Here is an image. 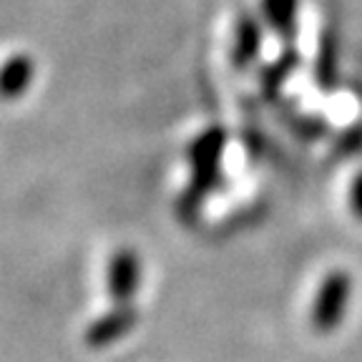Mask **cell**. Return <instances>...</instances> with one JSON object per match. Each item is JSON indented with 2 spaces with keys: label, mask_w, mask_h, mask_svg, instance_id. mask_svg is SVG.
<instances>
[{
  "label": "cell",
  "mask_w": 362,
  "mask_h": 362,
  "mask_svg": "<svg viewBox=\"0 0 362 362\" xmlns=\"http://www.w3.org/2000/svg\"><path fill=\"white\" fill-rule=\"evenodd\" d=\"M226 148V134L216 126L202 131L189 146V187L179 199V214L192 219L199 214L206 197L219 187L221 181V158Z\"/></svg>",
  "instance_id": "obj_1"
},
{
  "label": "cell",
  "mask_w": 362,
  "mask_h": 362,
  "mask_svg": "<svg viewBox=\"0 0 362 362\" xmlns=\"http://www.w3.org/2000/svg\"><path fill=\"white\" fill-rule=\"evenodd\" d=\"M352 292H355V282L347 269L332 267L325 272L310 307V325L317 334H332L345 325L352 305Z\"/></svg>",
  "instance_id": "obj_2"
},
{
  "label": "cell",
  "mask_w": 362,
  "mask_h": 362,
  "mask_svg": "<svg viewBox=\"0 0 362 362\" xmlns=\"http://www.w3.org/2000/svg\"><path fill=\"white\" fill-rule=\"evenodd\" d=\"M144 282V259L134 247H119L108 257L106 292L113 305H134Z\"/></svg>",
  "instance_id": "obj_3"
},
{
  "label": "cell",
  "mask_w": 362,
  "mask_h": 362,
  "mask_svg": "<svg viewBox=\"0 0 362 362\" xmlns=\"http://www.w3.org/2000/svg\"><path fill=\"white\" fill-rule=\"evenodd\" d=\"M136 327H139V310L134 305H111L106 312L90 320L83 339L90 350H108L129 337Z\"/></svg>",
  "instance_id": "obj_4"
},
{
  "label": "cell",
  "mask_w": 362,
  "mask_h": 362,
  "mask_svg": "<svg viewBox=\"0 0 362 362\" xmlns=\"http://www.w3.org/2000/svg\"><path fill=\"white\" fill-rule=\"evenodd\" d=\"M262 18L255 13L242 11L234 21V30H232V63L234 68L244 71V68L255 66L262 56Z\"/></svg>",
  "instance_id": "obj_5"
},
{
  "label": "cell",
  "mask_w": 362,
  "mask_h": 362,
  "mask_svg": "<svg viewBox=\"0 0 362 362\" xmlns=\"http://www.w3.org/2000/svg\"><path fill=\"white\" fill-rule=\"evenodd\" d=\"M38 63L30 53H13L0 63V101H18L33 88Z\"/></svg>",
  "instance_id": "obj_6"
},
{
  "label": "cell",
  "mask_w": 362,
  "mask_h": 362,
  "mask_svg": "<svg viewBox=\"0 0 362 362\" xmlns=\"http://www.w3.org/2000/svg\"><path fill=\"white\" fill-rule=\"evenodd\" d=\"M259 18L284 45H292L297 35L300 0H259Z\"/></svg>",
  "instance_id": "obj_7"
},
{
  "label": "cell",
  "mask_w": 362,
  "mask_h": 362,
  "mask_svg": "<svg viewBox=\"0 0 362 362\" xmlns=\"http://www.w3.org/2000/svg\"><path fill=\"white\" fill-rule=\"evenodd\" d=\"M300 66V53L294 51V45H284V53L274 63L262 68V88L264 90H277L279 86H284V81L294 74V68Z\"/></svg>",
  "instance_id": "obj_8"
},
{
  "label": "cell",
  "mask_w": 362,
  "mask_h": 362,
  "mask_svg": "<svg viewBox=\"0 0 362 362\" xmlns=\"http://www.w3.org/2000/svg\"><path fill=\"white\" fill-rule=\"evenodd\" d=\"M337 40L332 35H325L322 43H320V51H317V63H315V78L317 86L322 88H332L334 78H337Z\"/></svg>",
  "instance_id": "obj_9"
},
{
  "label": "cell",
  "mask_w": 362,
  "mask_h": 362,
  "mask_svg": "<svg viewBox=\"0 0 362 362\" xmlns=\"http://www.w3.org/2000/svg\"><path fill=\"white\" fill-rule=\"evenodd\" d=\"M350 209L362 221V171H357L350 184Z\"/></svg>",
  "instance_id": "obj_10"
}]
</instances>
